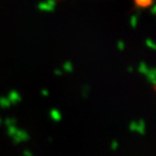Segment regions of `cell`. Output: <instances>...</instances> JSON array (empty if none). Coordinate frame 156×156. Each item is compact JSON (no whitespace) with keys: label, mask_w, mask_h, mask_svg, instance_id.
<instances>
[{"label":"cell","mask_w":156,"mask_h":156,"mask_svg":"<svg viewBox=\"0 0 156 156\" xmlns=\"http://www.w3.org/2000/svg\"><path fill=\"white\" fill-rule=\"evenodd\" d=\"M137 3L140 4V5H147L149 1H151V0H136Z\"/></svg>","instance_id":"1"}]
</instances>
